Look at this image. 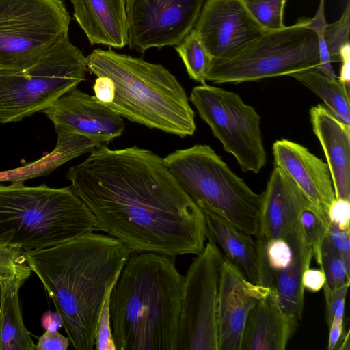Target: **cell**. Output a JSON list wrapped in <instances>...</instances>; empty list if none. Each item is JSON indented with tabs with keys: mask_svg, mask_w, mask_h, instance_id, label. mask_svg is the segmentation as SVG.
Instances as JSON below:
<instances>
[{
	"mask_svg": "<svg viewBox=\"0 0 350 350\" xmlns=\"http://www.w3.org/2000/svg\"><path fill=\"white\" fill-rule=\"evenodd\" d=\"M349 286L345 285L325 297L328 327L333 319L344 321L345 298Z\"/></svg>",
	"mask_w": 350,
	"mask_h": 350,
	"instance_id": "cell-35",
	"label": "cell"
},
{
	"mask_svg": "<svg viewBox=\"0 0 350 350\" xmlns=\"http://www.w3.org/2000/svg\"><path fill=\"white\" fill-rule=\"evenodd\" d=\"M111 291H110L103 303L96 333L95 345L97 350H116L111 327L109 312V301Z\"/></svg>",
	"mask_w": 350,
	"mask_h": 350,
	"instance_id": "cell-33",
	"label": "cell"
},
{
	"mask_svg": "<svg viewBox=\"0 0 350 350\" xmlns=\"http://www.w3.org/2000/svg\"><path fill=\"white\" fill-rule=\"evenodd\" d=\"M254 19L267 31L283 28L286 0H241Z\"/></svg>",
	"mask_w": 350,
	"mask_h": 350,
	"instance_id": "cell-29",
	"label": "cell"
},
{
	"mask_svg": "<svg viewBox=\"0 0 350 350\" xmlns=\"http://www.w3.org/2000/svg\"><path fill=\"white\" fill-rule=\"evenodd\" d=\"M349 55L350 46L347 45L341 53L340 62H342L339 80L349 85Z\"/></svg>",
	"mask_w": 350,
	"mask_h": 350,
	"instance_id": "cell-43",
	"label": "cell"
},
{
	"mask_svg": "<svg viewBox=\"0 0 350 350\" xmlns=\"http://www.w3.org/2000/svg\"><path fill=\"white\" fill-rule=\"evenodd\" d=\"M189 77L205 84L212 57L202 44L194 28L176 46Z\"/></svg>",
	"mask_w": 350,
	"mask_h": 350,
	"instance_id": "cell-26",
	"label": "cell"
},
{
	"mask_svg": "<svg viewBox=\"0 0 350 350\" xmlns=\"http://www.w3.org/2000/svg\"><path fill=\"white\" fill-rule=\"evenodd\" d=\"M183 282L174 257L131 254L110 297L116 350H176Z\"/></svg>",
	"mask_w": 350,
	"mask_h": 350,
	"instance_id": "cell-3",
	"label": "cell"
},
{
	"mask_svg": "<svg viewBox=\"0 0 350 350\" xmlns=\"http://www.w3.org/2000/svg\"><path fill=\"white\" fill-rule=\"evenodd\" d=\"M284 239L291 245L292 259L286 268L273 273L272 288L282 312L297 327L302 318L304 304L302 276L310 267L313 251L304 239L299 221Z\"/></svg>",
	"mask_w": 350,
	"mask_h": 350,
	"instance_id": "cell-22",
	"label": "cell"
},
{
	"mask_svg": "<svg viewBox=\"0 0 350 350\" xmlns=\"http://www.w3.org/2000/svg\"><path fill=\"white\" fill-rule=\"evenodd\" d=\"M224 257L211 240L183 276L176 350H218L217 298Z\"/></svg>",
	"mask_w": 350,
	"mask_h": 350,
	"instance_id": "cell-11",
	"label": "cell"
},
{
	"mask_svg": "<svg viewBox=\"0 0 350 350\" xmlns=\"http://www.w3.org/2000/svg\"><path fill=\"white\" fill-rule=\"evenodd\" d=\"M289 76L312 90L334 116L350 125L349 85L326 76L317 68L299 71Z\"/></svg>",
	"mask_w": 350,
	"mask_h": 350,
	"instance_id": "cell-24",
	"label": "cell"
},
{
	"mask_svg": "<svg viewBox=\"0 0 350 350\" xmlns=\"http://www.w3.org/2000/svg\"><path fill=\"white\" fill-rule=\"evenodd\" d=\"M343 321L333 319L329 327L328 350H334L338 345L339 340L342 337L343 334Z\"/></svg>",
	"mask_w": 350,
	"mask_h": 350,
	"instance_id": "cell-41",
	"label": "cell"
},
{
	"mask_svg": "<svg viewBox=\"0 0 350 350\" xmlns=\"http://www.w3.org/2000/svg\"><path fill=\"white\" fill-rule=\"evenodd\" d=\"M265 255L267 265L273 274L286 268L292 259V250L288 242L278 238L266 242Z\"/></svg>",
	"mask_w": 350,
	"mask_h": 350,
	"instance_id": "cell-32",
	"label": "cell"
},
{
	"mask_svg": "<svg viewBox=\"0 0 350 350\" xmlns=\"http://www.w3.org/2000/svg\"><path fill=\"white\" fill-rule=\"evenodd\" d=\"M299 224L305 240L312 248L313 258L319 265L321 246L327 234L328 221L323 220L310 204L302 211Z\"/></svg>",
	"mask_w": 350,
	"mask_h": 350,
	"instance_id": "cell-31",
	"label": "cell"
},
{
	"mask_svg": "<svg viewBox=\"0 0 350 350\" xmlns=\"http://www.w3.org/2000/svg\"><path fill=\"white\" fill-rule=\"evenodd\" d=\"M56 131L84 136L98 146L120 136L125 127L122 117L77 88L68 92L42 111Z\"/></svg>",
	"mask_w": 350,
	"mask_h": 350,
	"instance_id": "cell-14",
	"label": "cell"
},
{
	"mask_svg": "<svg viewBox=\"0 0 350 350\" xmlns=\"http://www.w3.org/2000/svg\"><path fill=\"white\" fill-rule=\"evenodd\" d=\"M325 283V275L321 269L308 268L303 273L302 284L304 290L316 293L321 291Z\"/></svg>",
	"mask_w": 350,
	"mask_h": 350,
	"instance_id": "cell-39",
	"label": "cell"
},
{
	"mask_svg": "<svg viewBox=\"0 0 350 350\" xmlns=\"http://www.w3.org/2000/svg\"><path fill=\"white\" fill-rule=\"evenodd\" d=\"M41 325L46 331H57L63 327V320L57 312L49 310L42 314Z\"/></svg>",
	"mask_w": 350,
	"mask_h": 350,
	"instance_id": "cell-42",
	"label": "cell"
},
{
	"mask_svg": "<svg viewBox=\"0 0 350 350\" xmlns=\"http://www.w3.org/2000/svg\"><path fill=\"white\" fill-rule=\"evenodd\" d=\"M56 132L57 144L50 154L25 167L0 172V182H24L33 177L47 174L68 161L98 148L96 143L84 136L62 131Z\"/></svg>",
	"mask_w": 350,
	"mask_h": 350,
	"instance_id": "cell-23",
	"label": "cell"
},
{
	"mask_svg": "<svg viewBox=\"0 0 350 350\" xmlns=\"http://www.w3.org/2000/svg\"><path fill=\"white\" fill-rule=\"evenodd\" d=\"M206 0H126L127 44L141 53L178 45L195 27Z\"/></svg>",
	"mask_w": 350,
	"mask_h": 350,
	"instance_id": "cell-12",
	"label": "cell"
},
{
	"mask_svg": "<svg viewBox=\"0 0 350 350\" xmlns=\"http://www.w3.org/2000/svg\"><path fill=\"white\" fill-rule=\"evenodd\" d=\"M272 152L274 165L291 178L317 214L328 221L327 212L335 196L327 164L304 146L288 139L275 141Z\"/></svg>",
	"mask_w": 350,
	"mask_h": 350,
	"instance_id": "cell-16",
	"label": "cell"
},
{
	"mask_svg": "<svg viewBox=\"0 0 350 350\" xmlns=\"http://www.w3.org/2000/svg\"><path fill=\"white\" fill-rule=\"evenodd\" d=\"M340 350H349V332L348 331L343 340L340 343V346L338 348Z\"/></svg>",
	"mask_w": 350,
	"mask_h": 350,
	"instance_id": "cell-44",
	"label": "cell"
},
{
	"mask_svg": "<svg viewBox=\"0 0 350 350\" xmlns=\"http://www.w3.org/2000/svg\"><path fill=\"white\" fill-rule=\"evenodd\" d=\"M309 204L304 194L291 178L274 165L266 189L262 193L258 230L256 236L267 241L284 239Z\"/></svg>",
	"mask_w": 350,
	"mask_h": 350,
	"instance_id": "cell-17",
	"label": "cell"
},
{
	"mask_svg": "<svg viewBox=\"0 0 350 350\" xmlns=\"http://www.w3.org/2000/svg\"><path fill=\"white\" fill-rule=\"evenodd\" d=\"M70 21L62 0H0V70L32 65L68 35Z\"/></svg>",
	"mask_w": 350,
	"mask_h": 350,
	"instance_id": "cell-9",
	"label": "cell"
},
{
	"mask_svg": "<svg viewBox=\"0 0 350 350\" xmlns=\"http://www.w3.org/2000/svg\"><path fill=\"white\" fill-rule=\"evenodd\" d=\"M350 2H347L340 18L327 23L323 31V36L331 62H340L343 49L349 44Z\"/></svg>",
	"mask_w": 350,
	"mask_h": 350,
	"instance_id": "cell-30",
	"label": "cell"
},
{
	"mask_svg": "<svg viewBox=\"0 0 350 350\" xmlns=\"http://www.w3.org/2000/svg\"><path fill=\"white\" fill-rule=\"evenodd\" d=\"M270 288L252 283L224 258L217 298L218 350H241L247 317Z\"/></svg>",
	"mask_w": 350,
	"mask_h": 350,
	"instance_id": "cell-15",
	"label": "cell"
},
{
	"mask_svg": "<svg viewBox=\"0 0 350 350\" xmlns=\"http://www.w3.org/2000/svg\"><path fill=\"white\" fill-rule=\"evenodd\" d=\"M86 57L65 36L30 66L0 70V124L43 111L85 79Z\"/></svg>",
	"mask_w": 350,
	"mask_h": 350,
	"instance_id": "cell-7",
	"label": "cell"
},
{
	"mask_svg": "<svg viewBox=\"0 0 350 350\" xmlns=\"http://www.w3.org/2000/svg\"><path fill=\"white\" fill-rule=\"evenodd\" d=\"M69 344L68 338L58 331H46L38 338L36 350H66Z\"/></svg>",
	"mask_w": 350,
	"mask_h": 350,
	"instance_id": "cell-37",
	"label": "cell"
},
{
	"mask_svg": "<svg viewBox=\"0 0 350 350\" xmlns=\"http://www.w3.org/2000/svg\"><path fill=\"white\" fill-rule=\"evenodd\" d=\"M87 68L114 84L113 100L104 105L129 120L184 138L196 130L195 113L176 77L160 64L96 49L86 57Z\"/></svg>",
	"mask_w": 350,
	"mask_h": 350,
	"instance_id": "cell-4",
	"label": "cell"
},
{
	"mask_svg": "<svg viewBox=\"0 0 350 350\" xmlns=\"http://www.w3.org/2000/svg\"><path fill=\"white\" fill-rule=\"evenodd\" d=\"M163 159L200 209L213 211L248 234H257L262 194L235 174L211 146L196 144Z\"/></svg>",
	"mask_w": 350,
	"mask_h": 350,
	"instance_id": "cell-6",
	"label": "cell"
},
{
	"mask_svg": "<svg viewBox=\"0 0 350 350\" xmlns=\"http://www.w3.org/2000/svg\"><path fill=\"white\" fill-rule=\"evenodd\" d=\"M0 350H36V344L24 325L18 290L1 293Z\"/></svg>",
	"mask_w": 350,
	"mask_h": 350,
	"instance_id": "cell-25",
	"label": "cell"
},
{
	"mask_svg": "<svg viewBox=\"0 0 350 350\" xmlns=\"http://www.w3.org/2000/svg\"><path fill=\"white\" fill-rule=\"evenodd\" d=\"M66 178L93 215L96 230L133 252L175 257L204 249L202 211L154 152L137 146H100L70 167Z\"/></svg>",
	"mask_w": 350,
	"mask_h": 350,
	"instance_id": "cell-1",
	"label": "cell"
},
{
	"mask_svg": "<svg viewBox=\"0 0 350 350\" xmlns=\"http://www.w3.org/2000/svg\"><path fill=\"white\" fill-rule=\"evenodd\" d=\"M201 211L205 219L206 238L217 245L223 257L247 280L262 286L263 269L256 239L213 211L204 208Z\"/></svg>",
	"mask_w": 350,
	"mask_h": 350,
	"instance_id": "cell-19",
	"label": "cell"
},
{
	"mask_svg": "<svg viewBox=\"0 0 350 350\" xmlns=\"http://www.w3.org/2000/svg\"><path fill=\"white\" fill-rule=\"evenodd\" d=\"M189 99L241 169L258 174L265 165L267 154L260 116L255 109L238 94L206 83L194 87Z\"/></svg>",
	"mask_w": 350,
	"mask_h": 350,
	"instance_id": "cell-10",
	"label": "cell"
},
{
	"mask_svg": "<svg viewBox=\"0 0 350 350\" xmlns=\"http://www.w3.org/2000/svg\"><path fill=\"white\" fill-rule=\"evenodd\" d=\"M133 252L109 235L90 232L50 247L25 252L63 320L76 350H92L99 315Z\"/></svg>",
	"mask_w": 350,
	"mask_h": 350,
	"instance_id": "cell-2",
	"label": "cell"
},
{
	"mask_svg": "<svg viewBox=\"0 0 350 350\" xmlns=\"http://www.w3.org/2000/svg\"><path fill=\"white\" fill-rule=\"evenodd\" d=\"M327 217L338 229L350 233V200L335 198L327 210Z\"/></svg>",
	"mask_w": 350,
	"mask_h": 350,
	"instance_id": "cell-34",
	"label": "cell"
},
{
	"mask_svg": "<svg viewBox=\"0 0 350 350\" xmlns=\"http://www.w3.org/2000/svg\"><path fill=\"white\" fill-rule=\"evenodd\" d=\"M310 116L312 131L325 154L335 198L350 200V125L321 104L310 108Z\"/></svg>",
	"mask_w": 350,
	"mask_h": 350,
	"instance_id": "cell-18",
	"label": "cell"
},
{
	"mask_svg": "<svg viewBox=\"0 0 350 350\" xmlns=\"http://www.w3.org/2000/svg\"><path fill=\"white\" fill-rule=\"evenodd\" d=\"M114 84L107 77H97L93 90L96 100L103 105L110 103L114 97Z\"/></svg>",
	"mask_w": 350,
	"mask_h": 350,
	"instance_id": "cell-38",
	"label": "cell"
},
{
	"mask_svg": "<svg viewBox=\"0 0 350 350\" xmlns=\"http://www.w3.org/2000/svg\"><path fill=\"white\" fill-rule=\"evenodd\" d=\"M325 0H320L317 12L313 18H308L307 27L313 30L318 38H323V31L327 24L325 18Z\"/></svg>",
	"mask_w": 350,
	"mask_h": 350,
	"instance_id": "cell-40",
	"label": "cell"
},
{
	"mask_svg": "<svg viewBox=\"0 0 350 350\" xmlns=\"http://www.w3.org/2000/svg\"><path fill=\"white\" fill-rule=\"evenodd\" d=\"M307 23L308 18H300L293 25L266 31L235 55L213 60L206 80L238 84L318 68L319 39Z\"/></svg>",
	"mask_w": 350,
	"mask_h": 350,
	"instance_id": "cell-8",
	"label": "cell"
},
{
	"mask_svg": "<svg viewBox=\"0 0 350 350\" xmlns=\"http://www.w3.org/2000/svg\"><path fill=\"white\" fill-rule=\"evenodd\" d=\"M96 230L95 219L70 186L0 184V245L24 252L59 245Z\"/></svg>",
	"mask_w": 350,
	"mask_h": 350,
	"instance_id": "cell-5",
	"label": "cell"
},
{
	"mask_svg": "<svg viewBox=\"0 0 350 350\" xmlns=\"http://www.w3.org/2000/svg\"><path fill=\"white\" fill-rule=\"evenodd\" d=\"M194 29L212 61L235 55L267 31L241 0H206Z\"/></svg>",
	"mask_w": 350,
	"mask_h": 350,
	"instance_id": "cell-13",
	"label": "cell"
},
{
	"mask_svg": "<svg viewBox=\"0 0 350 350\" xmlns=\"http://www.w3.org/2000/svg\"><path fill=\"white\" fill-rule=\"evenodd\" d=\"M319 266L325 275V283L323 287L325 297L334 291L349 284L350 270L327 234L321 246Z\"/></svg>",
	"mask_w": 350,
	"mask_h": 350,
	"instance_id": "cell-28",
	"label": "cell"
},
{
	"mask_svg": "<svg viewBox=\"0 0 350 350\" xmlns=\"http://www.w3.org/2000/svg\"><path fill=\"white\" fill-rule=\"evenodd\" d=\"M296 327L282 312L273 288L251 310L241 350H284Z\"/></svg>",
	"mask_w": 350,
	"mask_h": 350,
	"instance_id": "cell-21",
	"label": "cell"
},
{
	"mask_svg": "<svg viewBox=\"0 0 350 350\" xmlns=\"http://www.w3.org/2000/svg\"><path fill=\"white\" fill-rule=\"evenodd\" d=\"M31 269L21 250L0 245V285L1 293L18 290L29 279Z\"/></svg>",
	"mask_w": 350,
	"mask_h": 350,
	"instance_id": "cell-27",
	"label": "cell"
},
{
	"mask_svg": "<svg viewBox=\"0 0 350 350\" xmlns=\"http://www.w3.org/2000/svg\"><path fill=\"white\" fill-rule=\"evenodd\" d=\"M327 235L340 254L347 267L350 270V233L340 230L328 221Z\"/></svg>",
	"mask_w": 350,
	"mask_h": 350,
	"instance_id": "cell-36",
	"label": "cell"
},
{
	"mask_svg": "<svg viewBox=\"0 0 350 350\" xmlns=\"http://www.w3.org/2000/svg\"><path fill=\"white\" fill-rule=\"evenodd\" d=\"M1 285H0V301H1Z\"/></svg>",
	"mask_w": 350,
	"mask_h": 350,
	"instance_id": "cell-45",
	"label": "cell"
},
{
	"mask_svg": "<svg viewBox=\"0 0 350 350\" xmlns=\"http://www.w3.org/2000/svg\"><path fill=\"white\" fill-rule=\"evenodd\" d=\"M74 16L90 43L120 49L127 44L126 0H71Z\"/></svg>",
	"mask_w": 350,
	"mask_h": 350,
	"instance_id": "cell-20",
	"label": "cell"
}]
</instances>
